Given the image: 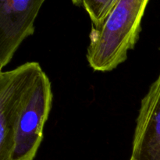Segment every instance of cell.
<instances>
[{
	"mask_svg": "<svg viewBox=\"0 0 160 160\" xmlns=\"http://www.w3.org/2000/svg\"><path fill=\"white\" fill-rule=\"evenodd\" d=\"M149 0H118L102 24L92 25L87 59L95 71H111L137 43Z\"/></svg>",
	"mask_w": 160,
	"mask_h": 160,
	"instance_id": "cell-1",
	"label": "cell"
},
{
	"mask_svg": "<svg viewBox=\"0 0 160 160\" xmlns=\"http://www.w3.org/2000/svg\"><path fill=\"white\" fill-rule=\"evenodd\" d=\"M42 71L38 62H28L0 73V160H12L19 120Z\"/></svg>",
	"mask_w": 160,
	"mask_h": 160,
	"instance_id": "cell-2",
	"label": "cell"
},
{
	"mask_svg": "<svg viewBox=\"0 0 160 160\" xmlns=\"http://www.w3.org/2000/svg\"><path fill=\"white\" fill-rule=\"evenodd\" d=\"M131 160H160V73L141 103Z\"/></svg>",
	"mask_w": 160,
	"mask_h": 160,
	"instance_id": "cell-5",
	"label": "cell"
},
{
	"mask_svg": "<svg viewBox=\"0 0 160 160\" xmlns=\"http://www.w3.org/2000/svg\"><path fill=\"white\" fill-rule=\"evenodd\" d=\"M51 82L44 71L38 77L19 120L12 160H34L43 139V130L52 109Z\"/></svg>",
	"mask_w": 160,
	"mask_h": 160,
	"instance_id": "cell-3",
	"label": "cell"
},
{
	"mask_svg": "<svg viewBox=\"0 0 160 160\" xmlns=\"http://www.w3.org/2000/svg\"><path fill=\"white\" fill-rule=\"evenodd\" d=\"M118 0H84L83 7L88 14L92 26L102 24Z\"/></svg>",
	"mask_w": 160,
	"mask_h": 160,
	"instance_id": "cell-6",
	"label": "cell"
},
{
	"mask_svg": "<svg viewBox=\"0 0 160 160\" xmlns=\"http://www.w3.org/2000/svg\"><path fill=\"white\" fill-rule=\"evenodd\" d=\"M72 2L75 5V6H83V2L84 0H71Z\"/></svg>",
	"mask_w": 160,
	"mask_h": 160,
	"instance_id": "cell-7",
	"label": "cell"
},
{
	"mask_svg": "<svg viewBox=\"0 0 160 160\" xmlns=\"http://www.w3.org/2000/svg\"><path fill=\"white\" fill-rule=\"evenodd\" d=\"M45 0H0V68L12 59L34 32V21Z\"/></svg>",
	"mask_w": 160,
	"mask_h": 160,
	"instance_id": "cell-4",
	"label": "cell"
}]
</instances>
